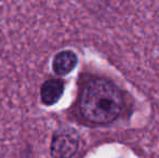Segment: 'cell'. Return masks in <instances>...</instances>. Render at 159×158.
<instances>
[{"label": "cell", "mask_w": 159, "mask_h": 158, "mask_svg": "<svg viewBox=\"0 0 159 158\" xmlns=\"http://www.w3.org/2000/svg\"><path fill=\"white\" fill-rule=\"evenodd\" d=\"M79 108L82 117L88 121L108 124L117 118L121 112V92L109 80L92 79L82 89Z\"/></svg>", "instance_id": "cell-1"}, {"label": "cell", "mask_w": 159, "mask_h": 158, "mask_svg": "<svg viewBox=\"0 0 159 158\" xmlns=\"http://www.w3.org/2000/svg\"><path fill=\"white\" fill-rule=\"evenodd\" d=\"M79 146V140L70 132H61L53 137L51 142L52 158H71Z\"/></svg>", "instance_id": "cell-2"}, {"label": "cell", "mask_w": 159, "mask_h": 158, "mask_svg": "<svg viewBox=\"0 0 159 158\" xmlns=\"http://www.w3.org/2000/svg\"><path fill=\"white\" fill-rule=\"evenodd\" d=\"M64 82L61 79H49L43 82L40 89L41 101L46 105H53L64 93Z\"/></svg>", "instance_id": "cell-3"}, {"label": "cell", "mask_w": 159, "mask_h": 158, "mask_svg": "<svg viewBox=\"0 0 159 158\" xmlns=\"http://www.w3.org/2000/svg\"><path fill=\"white\" fill-rule=\"evenodd\" d=\"M78 63V57L73 51L65 50L57 53L53 59L52 67L55 74L64 76L70 73Z\"/></svg>", "instance_id": "cell-4"}]
</instances>
